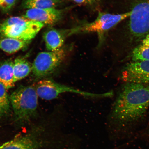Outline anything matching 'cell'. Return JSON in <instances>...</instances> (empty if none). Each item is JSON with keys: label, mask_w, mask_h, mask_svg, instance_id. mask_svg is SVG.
I'll list each match as a JSON object with an SVG mask.
<instances>
[{"label": "cell", "mask_w": 149, "mask_h": 149, "mask_svg": "<svg viewBox=\"0 0 149 149\" xmlns=\"http://www.w3.org/2000/svg\"><path fill=\"white\" fill-rule=\"evenodd\" d=\"M149 107V87L144 84L128 83L117 97L111 117L121 123L134 122L141 118Z\"/></svg>", "instance_id": "6da1fadb"}, {"label": "cell", "mask_w": 149, "mask_h": 149, "mask_svg": "<svg viewBox=\"0 0 149 149\" xmlns=\"http://www.w3.org/2000/svg\"><path fill=\"white\" fill-rule=\"evenodd\" d=\"M38 97L32 86H20L12 93L10 101L17 120L24 122L33 117L38 106Z\"/></svg>", "instance_id": "7a4b0ae2"}, {"label": "cell", "mask_w": 149, "mask_h": 149, "mask_svg": "<svg viewBox=\"0 0 149 149\" xmlns=\"http://www.w3.org/2000/svg\"><path fill=\"white\" fill-rule=\"evenodd\" d=\"M44 24L24 17H13L0 25V34L4 37L30 41Z\"/></svg>", "instance_id": "3957f363"}, {"label": "cell", "mask_w": 149, "mask_h": 149, "mask_svg": "<svg viewBox=\"0 0 149 149\" xmlns=\"http://www.w3.org/2000/svg\"><path fill=\"white\" fill-rule=\"evenodd\" d=\"M36 92L39 97L42 99L51 100L54 99L59 95L65 93H72L85 97L100 98L110 97L111 93H94L83 91L72 87L56 82L50 79H44L37 84Z\"/></svg>", "instance_id": "277c9868"}, {"label": "cell", "mask_w": 149, "mask_h": 149, "mask_svg": "<svg viewBox=\"0 0 149 149\" xmlns=\"http://www.w3.org/2000/svg\"><path fill=\"white\" fill-rule=\"evenodd\" d=\"M131 11L124 13L114 14L100 12L94 21L72 29L68 35L79 33H96L102 37L108 31L116 26L123 20L130 17Z\"/></svg>", "instance_id": "5b68a950"}, {"label": "cell", "mask_w": 149, "mask_h": 149, "mask_svg": "<svg viewBox=\"0 0 149 149\" xmlns=\"http://www.w3.org/2000/svg\"><path fill=\"white\" fill-rule=\"evenodd\" d=\"M65 55V51L62 49L39 53L32 64L33 75L40 79L52 73L62 63Z\"/></svg>", "instance_id": "8992f818"}, {"label": "cell", "mask_w": 149, "mask_h": 149, "mask_svg": "<svg viewBox=\"0 0 149 149\" xmlns=\"http://www.w3.org/2000/svg\"><path fill=\"white\" fill-rule=\"evenodd\" d=\"M131 11L130 32L135 38H144L149 34V0H139Z\"/></svg>", "instance_id": "52a82bcc"}, {"label": "cell", "mask_w": 149, "mask_h": 149, "mask_svg": "<svg viewBox=\"0 0 149 149\" xmlns=\"http://www.w3.org/2000/svg\"><path fill=\"white\" fill-rule=\"evenodd\" d=\"M46 141L40 132H32L15 138L0 146V149H39Z\"/></svg>", "instance_id": "ba28073f"}, {"label": "cell", "mask_w": 149, "mask_h": 149, "mask_svg": "<svg viewBox=\"0 0 149 149\" xmlns=\"http://www.w3.org/2000/svg\"><path fill=\"white\" fill-rule=\"evenodd\" d=\"M122 79L127 83H149V61L128 63L123 70Z\"/></svg>", "instance_id": "9c48e42d"}, {"label": "cell", "mask_w": 149, "mask_h": 149, "mask_svg": "<svg viewBox=\"0 0 149 149\" xmlns=\"http://www.w3.org/2000/svg\"><path fill=\"white\" fill-rule=\"evenodd\" d=\"M62 11L55 8L28 9L24 17L40 22L44 25H53L61 19Z\"/></svg>", "instance_id": "30bf717a"}, {"label": "cell", "mask_w": 149, "mask_h": 149, "mask_svg": "<svg viewBox=\"0 0 149 149\" xmlns=\"http://www.w3.org/2000/svg\"><path fill=\"white\" fill-rule=\"evenodd\" d=\"M44 38L47 49L49 51H56L61 49L64 38L60 31L52 29L44 33Z\"/></svg>", "instance_id": "8fae6325"}, {"label": "cell", "mask_w": 149, "mask_h": 149, "mask_svg": "<svg viewBox=\"0 0 149 149\" xmlns=\"http://www.w3.org/2000/svg\"><path fill=\"white\" fill-rule=\"evenodd\" d=\"M14 61L9 59L0 63V83L8 89L14 86L13 81Z\"/></svg>", "instance_id": "7c38bea8"}, {"label": "cell", "mask_w": 149, "mask_h": 149, "mask_svg": "<svg viewBox=\"0 0 149 149\" xmlns=\"http://www.w3.org/2000/svg\"><path fill=\"white\" fill-rule=\"evenodd\" d=\"M32 71V64L24 58H16L14 61V83L20 81L29 75Z\"/></svg>", "instance_id": "4fadbf2b"}, {"label": "cell", "mask_w": 149, "mask_h": 149, "mask_svg": "<svg viewBox=\"0 0 149 149\" xmlns=\"http://www.w3.org/2000/svg\"><path fill=\"white\" fill-rule=\"evenodd\" d=\"M29 42L5 37L0 39V49L7 53H14L26 47Z\"/></svg>", "instance_id": "5bb4252c"}, {"label": "cell", "mask_w": 149, "mask_h": 149, "mask_svg": "<svg viewBox=\"0 0 149 149\" xmlns=\"http://www.w3.org/2000/svg\"><path fill=\"white\" fill-rule=\"evenodd\" d=\"M132 58L133 61H149V34L134 49Z\"/></svg>", "instance_id": "9a60e30c"}, {"label": "cell", "mask_w": 149, "mask_h": 149, "mask_svg": "<svg viewBox=\"0 0 149 149\" xmlns=\"http://www.w3.org/2000/svg\"><path fill=\"white\" fill-rule=\"evenodd\" d=\"M58 3L57 0H25L23 6L28 9L55 8Z\"/></svg>", "instance_id": "2e32d148"}, {"label": "cell", "mask_w": 149, "mask_h": 149, "mask_svg": "<svg viewBox=\"0 0 149 149\" xmlns=\"http://www.w3.org/2000/svg\"><path fill=\"white\" fill-rule=\"evenodd\" d=\"M7 89L2 84L0 83V117L8 114L10 109V99Z\"/></svg>", "instance_id": "e0dca14e"}, {"label": "cell", "mask_w": 149, "mask_h": 149, "mask_svg": "<svg viewBox=\"0 0 149 149\" xmlns=\"http://www.w3.org/2000/svg\"><path fill=\"white\" fill-rule=\"evenodd\" d=\"M16 0H0V8L3 11L10 10L15 4Z\"/></svg>", "instance_id": "ac0fdd59"}, {"label": "cell", "mask_w": 149, "mask_h": 149, "mask_svg": "<svg viewBox=\"0 0 149 149\" xmlns=\"http://www.w3.org/2000/svg\"><path fill=\"white\" fill-rule=\"evenodd\" d=\"M98 0H73L75 3L79 4H89L96 2Z\"/></svg>", "instance_id": "d6986e66"}]
</instances>
